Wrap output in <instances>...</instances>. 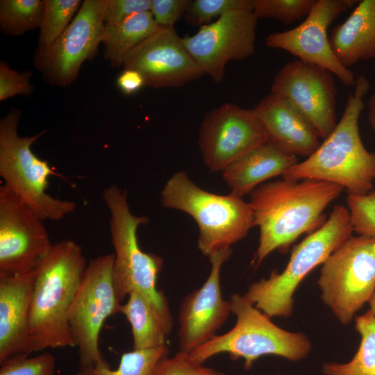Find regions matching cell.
Segmentation results:
<instances>
[{
  "mask_svg": "<svg viewBox=\"0 0 375 375\" xmlns=\"http://www.w3.org/2000/svg\"><path fill=\"white\" fill-rule=\"evenodd\" d=\"M343 190L339 185L314 178H283L256 188L249 203L260 236L251 264L258 267L276 249L285 253L301 235L323 226L327 220L324 209Z\"/></svg>",
  "mask_w": 375,
  "mask_h": 375,
  "instance_id": "1",
  "label": "cell"
},
{
  "mask_svg": "<svg viewBox=\"0 0 375 375\" xmlns=\"http://www.w3.org/2000/svg\"><path fill=\"white\" fill-rule=\"evenodd\" d=\"M87 265L81 247L65 240L53 244L38 265L29 308L30 354L74 347L69 314Z\"/></svg>",
  "mask_w": 375,
  "mask_h": 375,
  "instance_id": "2",
  "label": "cell"
},
{
  "mask_svg": "<svg viewBox=\"0 0 375 375\" xmlns=\"http://www.w3.org/2000/svg\"><path fill=\"white\" fill-rule=\"evenodd\" d=\"M354 87L332 133L311 156L288 169L283 178L322 180L339 185L351 194H365L374 189L375 152L366 149L358 128L369 82L360 75Z\"/></svg>",
  "mask_w": 375,
  "mask_h": 375,
  "instance_id": "3",
  "label": "cell"
},
{
  "mask_svg": "<svg viewBox=\"0 0 375 375\" xmlns=\"http://www.w3.org/2000/svg\"><path fill=\"white\" fill-rule=\"evenodd\" d=\"M103 199L110 212V229L115 250L112 279L117 300L122 304L133 290L140 292L169 335L173 317L164 292L156 285L163 259L156 253L144 252L138 241V228L147 224L149 219L131 212L127 192L115 185L104 189Z\"/></svg>",
  "mask_w": 375,
  "mask_h": 375,
  "instance_id": "4",
  "label": "cell"
},
{
  "mask_svg": "<svg viewBox=\"0 0 375 375\" xmlns=\"http://www.w3.org/2000/svg\"><path fill=\"white\" fill-rule=\"evenodd\" d=\"M349 210L335 206L329 217L292 249L281 272L251 283L244 298L269 318L288 317L293 312L294 294L303 278L343 242L353 235Z\"/></svg>",
  "mask_w": 375,
  "mask_h": 375,
  "instance_id": "5",
  "label": "cell"
},
{
  "mask_svg": "<svg viewBox=\"0 0 375 375\" xmlns=\"http://www.w3.org/2000/svg\"><path fill=\"white\" fill-rule=\"evenodd\" d=\"M162 205L181 210L196 221L197 245L208 257L244 239L255 226L249 203L233 193L220 195L197 185L185 172L174 173L165 184Z\"/></svg>",
  "mask_w": 375,
  "mask_h": 375,
  "instance_id": "6",
  "label": "cell"
},
{
  "mask_svg": "<svg viewBox=\"0 0 375 375\" xmlns=\"http://www.w3.org/2000/svg\"><path fill=\"white\" fill-rule=\"evenodd\" d=\"M231 313L236 317L235 326L227 333L217 335L190 353L192 358L203 364L220 353H228L233 360L243 358L249 369L264 356H276L290 361H299L310 351L311 343L303 333L285 331L274 324L243 295H230Z\"/></svg>",
  "mask_w": 375,
  "mask_h": 375,
  "instance_id": "7",
  "label": "cell"
},
{
  "mask_svg": "<svg viewBox=\"0 0 375 375\" xmlns=\"http://www.w3.org/2000/svg\"><path fill=\"white\" fill-rule=\"evenodd\" d=\"M21 110L12 108L0 119V176L43 220L58 221L72 212L74 202L60 200L47 192L49 178L58 176L48 162L37 157L32 144L45 133L20 136L17 128Z\"/></svg>",
  "mask_w": 375,
  "mask_h": 375,
  "instance_id": "8",
  "label": "cell"
},
{
  "mask_svg": "<svg viewBox=\"0 0 375 375\" xmlns=\"http://www.w3.org/2000/svg\"><path fill=\"white\" fill-rule=\"evenodd\" d=\"M317 285L339 322L350 323L375 293V237L347 239L322 263Z\"/></svg>",
  "mask_w": 375,
  "mask_h": 375,
  "instance_id": "9",
  "label": "cell"
},
{
  "mask_svg": "<svg viewBox=\"0 0 375 375\" xmlns=\"http://www.w3.org/2000/svg\"><path fill=\"white\" fill-rule=\"evenodd\" d=\"M114 259V253H107L89 261L69 311V326L80 368L105 360L99 347L100 331L121 305L113 284Z\"/></svg>",
  "mask_w": 375,
  "mask_h": 375,
  "instance_id": "10",
  "label": "cell"
},
{
  "mask_svg": "<svg viewBox=\"0 0 375 375\" xmlns=\"http://www.w3.org/2000/svg\"><path fill=\"white\" fill-rule=\"evenodd\" d=\"M108 0H85L62 35L49 47L36 50L33 63L53 86L66 87L77 78L84 61L101 44Z\"/></svg>",
  "mask_w": 375,
  "mask_h": 375,
  "instance_id": "11",
  "label": "cell"
},
{
  "mask_svg": "<svg viewBox=\"0 0 375 375\" xmlns=\"http://www.w3.org/2000/svg\"><path fill=\"white\" fill-rule=\"evenodd\" d=\"M258 19L253 10H231L201 26L195 34L184 36L182 41L204 74L219 83L227 62L254 53Z\"/></svg>",
  "mask_w": 375,
  "mask_h": 375,
  "instance_id": "12",
  "label": "cell"
},
{
  "mask_svg": "<svg viewBox=\"0 0 375 375\" xmlns=\"http://www.w3.org/2000/svg\"><path fill=\"white\" fill-rule=\"evenodd\" d=\"M41 219L7 185L0 187V275L38 267L52 244Z\"/></svg>",
  "mask_w": 375,
  "mask_h": 375,
  "instance_id": "13",
  "label": "cell"
},
{
  "mask_svg": "<svg viewBox=\"0 0 375 375\" xmlns=\"http://www.w3.org/2000/svg\"><path fill=\"white\" fill-rule=\"evenodd\" d=\"M267 141V131L253 108L226 103L205 115L199 146L207 167L212 172H222Z\"/></svg>",
  "mask_w": 375,
  "mask_h": 375,
  "instance_id": "14",
  "label": "cell"
},
{
  "mask_svg": "<svg viewBox=\"0 0 375 375\" xmlns=\"http://www.w3.org/2000/svg\"><path fill=\"white\" fill-rule=\"evenodd\" d=\"M358 2L356 0H316L302 23L292 29L269 34L265 44L269 48L285 50L301 60L328 70L347 87L355 86L354 74L335 56L327 30L338 16Z\"/></svg>",
  "mask_w": 375,
  "mask_h": 375,
  "instance_id": "15",
  "label": "cell"
},
{
  "mask_svg": "<svg viewBox=\"0 0 375 375\" xmlns=\"http://www.w3.org/2000/svg\"><path fill=\"white\" fill-rule=\"evenodd\" d=\"M271 92L288 99L326 139L336 122V87L328 70L299 59L284 65L274 76Z\"/></svg>",
  "mask_w": 375,
  "mask_h": 375,
  "instance_id": "16",
  "label": "cell"
},
{
  "mask_svg": "<svg viewBox=\"0 0 375 375\" xmlns=\"http://www.w3.org/2000/svg\"><path fill=\"white\" fill-rule=\"evenodd\" d=\"M123 66L153 88L181 87L205 75L174 27H160L126 55Z\"/></svg>",
  "mask_w": 375,
  "mask_h": 375,
  "instance_id": "17",
  "label": "cell"
},
{
  "mask_svg": "<svg viewBox=\"0 0 375 375\" xmlns=\"http://www.w3.org/2000/svg\"><path fill=\"white\" fill-rule=\"evenodd\" d=\"M231 254L229 247L209 256L211 269L206 281L182 299L178 331L181 351L190 353L217 335L231 313L230 301L223 298L220 285L222 267Z\"/></svg>",
  "mask_w": 375,
  "mask_h": 375,
  "instance_id": "18",
  "label": "cell"
},
{
  "mask_svg": "<svg viewBox=\"0 0 375 375\" xmlns=\"http://www.w3.org/2000/svg\"><path fill=\"white\" fill-rule=\"evenodd\" d=\"M36 268L0 275V364L30 355L28 317Z\"/></svg>",
  "mask_w": 375,
  "mask_h": 375,
  "instance_id": "19",
  "label": "cell"
},
{
  "mask_svg": "<svg viewBox=\"0 0 375 375\" xmlns=\"http://www.w3.org/2000/svg\"><path fill=\"white\" fill-rule=\"evenodd\" d=\"M253 110L267 131L268 141L285 152L309 157L319 147L313 127L285 97L270 92Z\"/></svg>",
  "mask_w": 375,
  "mask_h": 375,
  "instance_id": "20",
  "label": "cell"
},
{
  "mask_svg": "<svg viewBox=\"0 0 375 375\" xmlns=\"http://www.w3.org/2000/svg\"><path fill=\"white\" fill-rule=\"evenodd\" d=\"M298 163L296 156L267 141L237 159L222 171L231 193L242 197L264 181L283 175Z\"/></svg>",
  "mask_w": 375,
  "mask_h": 375,
  "instance_id": "21",
  "label": "cell"
},
{
  "mask_svg": "<svg viewBox=\"0 0 375 375\" xmlns=\"http://www.w3.org/2000/svg\"><path fill=\"white\" fill-rule=\"evenodd\" d=\"M329 42L345 67L375 59V0L359 1L349 17L336 25Z\"/></svg>",
  "mask_w": 375,
  "mask_h": 375,
  "instance_id": "22",
  "label": "cell"
},
{
  "mask_svg": "<svg viewBox=\"0 0 375 375\" xmlns=\"http://www.w3.org/2000/svg\"><path fill=\"white\" fill-rule=\"evenodd\" d=\"M160 28L150 11L135 13L117 24L105 25L101 36L105 59L112 67L123 65L126 55Z\"/></svg>",
  "mask_w": 375,
  "mask_h": 375,
  "instance_id": "23",
  "label": "cell"
},
{
  "mask_svg": "<svg viewBox=\"0 0 375 375\" xmlns=\"http://www.w3.org/2000/svg\"><path fill=\"white\" fill-rule=\"evenodd\" d=\"M131 326L133 350H144L167 346L166 333L152 307L138 291L133 290L118 308Z\"/></svg>",
  "mask_w": 375,
  "mask_h": 375,
  "instance_id": "24",
  "label": "cell"
},
{
  "mask_svg": "<svg viewBox=\"0 0 375 375\" xmlns=\"http://www.w3.org/2000/svg\"><path fill=\"white\" fill-rule=\"evenodd\" d=\"M355 328L360 336L356 353L345 363H324V375H375V319L369 310L355 318Z\"/></svg>",
  "mask_w": 375,
  "mask_h": 375,
  "instance_id": "25",
  "label": "cell"
},
{
  "mask_svg": "<svg viewBox=\"0 0 375 375\" xmlns=\"http://www.w3.org/2000/svg\"><path fill=\"white\" fill-rule=\"evenodd\" d=\"M168 354V346L133 350L122 354L115 370L105 360L92 367L80 368L72 375H153L156 364Z\"/></svg>",
  "mask_w": 375,
  "mask_h": 375,
  "instance_id": "26",
  "label": "cell"
},
{
  "mask_svg": "<svg viewBox=\"0 0 375 375\" xmlns=\"http://www.w3.org/2000/svg\"><path fill=\"white\" fill-rule=\"evenodd\" d=\"M43 10L44 0H1V31L19 36L40 28Z\"/></svg>",
  "mask_w": 375,
  "mask_h": 375,
  "instance_id": "27",
  "label": "cell"
},
{
  "mask_svg": "<svg viewBox=\"0 0 375 375\" xmlns=\"http://www.w3.org/2000/svg\"><path fill=\"white\" fill-rule=\"evenodd\" d=\"M82 3L80 0H44L36 50L49 47L62 35Z\"/></svg>",
  "mask_w": 375,
  "mask_h": 375,
  "instance_id": "28",
  "label": "cell"
},
{
  "mask_svg": "<svg viewBox=\"0 0 375 375\" xmlns=\"http://www.w3.org/2000/svg\"><path fill=\"white\" fill-rule=\"evenodd\" d=\"M316 0H252L258 18H270L291 24L308 16Z\"/></svg>",
  "mask_w": 375,
  "mask_h": 375,
  "instance_id": "29",
  "label": "cell"
},
{
  "mask_svg": "<svg viewBox=\"0 0 375 375\" xmlns=\"http://www.w3.org/2000/svg\"><path fill=\"white\" fill-rule=\"evenodd\" d=\"M235 10H253L252 0H194L190 1L184 15L193 26H202L225 13Z\"/></svg>",
  "mask_w": 375,
  "mask_h": 375,
  "instance_id": "30",
  "label": "cell"
},
{
  "mask_svg": "<svg viewBox=\"0 0 375 375\" xmlns=\"http://www.w3.org/2000/svg\"><path fill=\"white\" fill-rule=\"evenodd\" d=\"M347 203L353 231L375 237V188L365 194H348Z\"/></svg>",
  "mask_w": 375,
  "mask_h": 375,
  "instance_id": "31",
  "label": "cell"
},
{
  "mask_svg": "<svg viewBox=\"0 0 375 375\" xmlns=\"http://www.w3.org/2000/svg\"><path fill=\"white\" fill-rule=\"evenodd\" d=\"M0 375H55L56 359L50 352L19 356L0 364Z\"/></svg>",
  "mask_w": 375,
  "mask_h": 375,
  "instance_id": "32",
  "label": "cell"
},
{
  "mask_svg": "<svg viewBox=\"0 0 375 375\" xmlns=\"http://www.w3.org/2000/svg\"><path fill=\"white\" fill-rule=\"evenodd\" d=\"M202 365L194 360L189 353L180 351L171 358L160 360L153 375H226Z\"/></svg>",
  "mask_w": 375,
  "mask_h": 375,
  "instance_id": "33",
  "label": "cell"
},
{
  "mask_svg": "<svg viewBox=\"0 0 375 375\" xmlns=\"http://www.w3.org/2000/svg\"><path fill=\"white\" fill-rule=\"evenodd\" d=\"M31 72H19L4 60L0 62V101L16 95L29 96L33 91Z\"/></svg>",
  "mask_w": 375,
  "mask_h": 375,
  "instance_id": "34",
  "label": "cell"
},
{
  "mask_svg": "<svg viewBox=\"0 0 375 375\" xmlns=\"http://www.w3.org/2000/svg\"><path fill=\"white\" fill-rule=\"evenodd\" d=\"M190 0H151L150 12L160 27L173 28L185 15Z\"/></svg>",
  "mask_w": 375,
  "mask_h": 375,
  "instance_id": "35",
  "label": "cell"
},
{
  "mask_svg": "<svg viewBox=\"0 0 375 375\" xmlns=\"http://www.w3.org/2000/svg\"><path fill=\"white\" fill-rule=\"evenodd\" d=\"M151 3V0H108L105 25L117 24L135 13L150 11Z\"/></svg>",
  "mask_w": 375,
  "mask_h": 375,
  "instance_id": "36",
  "label": "cell"
},
{
  "mask_svg": "<svg viewBox=\"0 0 375 375\" xmlns=\"http://www.w3.org/2000/svg\"><path fill=\"white\" fill-rule=\"evenodd\" d=\"M119 88L126 94H131L145 86L142 76L133 69H124L117 81Z\"/></svg>",
  "mask_w": 375,
  "mask_h": 375,
  "instance_id": "37",
  "label": "cell"
},
{
  "mask_svg": "<svg viewBox=\"0 0 375 375\" xmlns=\"http://www.w3.org/2000/svg\"><path fill=\"white\" fill-rule=\"evenodd\" d=\"M367 107L369 122L375 132V90L369 98Z\"/></svg>",
  "mask_w": 375,
  "mask_h": 375,
  "instance_id": "38",
  "label": "cell"
},
{
  "mask_svg": "<svg viewBox=\"0 0 375 375\" xmlns=\"http://www.w3.org/2000/svg\"><path fill=\"white\" fill-rule=\"evenodd\" d=\"M369 304L370 306L369 311L372 314L374 318L375 319V293L372 297V298L369 301Z\"/></svg>",
  "mask_w": 375,
  "mask_h": 375,
  "instance_id": "39",
  "label": "cell"
}]
</instances>
